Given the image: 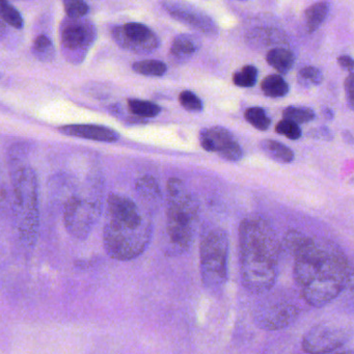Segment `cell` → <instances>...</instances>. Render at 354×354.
<instances>
[{
	"instance_id": "cell-3",
	"label": "cell",
	"mask_w": 354,
	"mask_h": 354,
	"mask_svg": "<svg viewBox=\"0 0 354 354\" xmlns=\"http://www.w3.org/2000/svg\"><path fill=\"white\" fill-rule=\"evenodd\" d=\"M149 214L142 213L138 205L128 196L118 194L109 196L103 244L111 258L133 260L147 250L153 234Z\"/></svg>"
},
{
	"instance_id": "cell-30",
	"label": "cell",
	"mask_w": 354,
	"mask_h": 354,
	"mask_svg": "<svg viewBox=\"0 0 354 354\" xmlns=\"http://www.w3.org/2000/svg\"><path fill=\"white\" fill-rule=\"evenodd\" d=\"M34 50L40 59H50L53 55V43L46 36H39L35 41Z\"/></svg>"
},
{
	"instance_id": "cell-20",
	"label": "cell",
	"mask_w": 354,
	"mask_h": 354,
	"mask_svg": "<svg viewBox=\"0 0 354 354\" xmlns=\"http://www.w3.org/2000/svg\"><path fill=\"white\" fill-rule=\"evenodd\" d=\"M246 121L260 131H266L270 127L271 120L267 115L266 111L261 107H250L244 113Z\"/></svg>"
},
{
	"instance_id": "cell-11",
	"label": "cell",
	"mask_w": 354,
	"mask_h": 354,
	"mask_svg": "<svg viewBox=\"0 0 354 354\" xmlns=\"http://www.w3.org/2000/svg\"><path fill=\"white\" fill-rule=\"evenodd\" d=\"M95 36L94 26L82 18H69L62 26V44L69 53H86L94 42Z\"/></svg>"
},
{
	"instance_id": "cell-12",
	"label": "cell",
	"mask_w": 354,
	"mask_h": 354,
	"mask_svg": "<svg viewBox=\"0 0 354 354\" xmlns=\"http://www.w3.org/2000/svg\"><path fill=\"white\" fill-rule=\"evenodd\" d=\"M298 314H299V310L295 304L281 302L262 310L258 315V323L263 328L271 329V330L281 329L294 322Z\"/></svg>"
},
{
	"instance_id": "cell-10",
	"label": "cell",
	"mask_w": 354,
	"mask_h": 354,
	"mask_svg": "<svg viewBox=\"0 0 354 354\" xmlns=\"http://www.w3.org/2000/svg\"><path fill=\"white\" fill-rule=\"evenodd\" d=\"M113 36L120 46L133 53H151L159 45L154 32L140 24H128L115 28Z\"/></svg>"
},
{
	"instance_id": "cell-21",
	"label": "cell",
	"mask_w": 354,
	"mask_h": 354,
	"mask_svg": "<svg viewBox=\"0 0 354 354\" xmlns=\"http://www.w3.org/2000/svg\"><path fill=\"white\" fill-rule=\"evenodd\" d=\"M198 45L194 42L192 37L182 35L176 38L171 45V53L178 57H189L192 53H196Z\"/></svg>"
},
{
	"instance_id": "cell-15",
	"label": "cell",
	"mask_w": 354,
	"mask_h": 354,
	"mask_svg": "<svg viewBox=\"0 0 354 354\" xmlns=\"http://www.w3.org/2000/svg\"><path fill=\"white\" fill-rule=\"evenodd\" d=\"M136 192L138 196L147 203L154 205L160 201L161 192L156 179L152 176H145L136 182Z\"/></svg>"
},
{
	"instance_id": "cell-32",
	"label": "cell",
	"mask_w": 354,
	"mask_h": 354,
	"mask_svg": "<svg viewBox=\"0 0 354 354\" xmlns=\"http://www.w3.org/2000/svg\"><path fill=\"white\" fill-rule=\"evenodd\" d=\"M310 134L313 138H320V140H331L333 138L330 130L326 127H320L316 128V129H313L312 131L310 132Z\"/></svg>"
},
{
	"instance_id": "cell-9",
	"label": "cell",
	"mask_w": 354,
	"mask_h": 354,
	"mask_svg": "<svg viewBox=\"0 0 354 354\" xmlns=\"http://www.w3.org/2000/svg\"><path fill=\"white\" fill-rule=\"evenodd\" d=\"M200 142L204 150L217 153L221 158L237 162L243 157V151L233 134L223 127L207 128L200 134Z\"/></svg>"
},
{
	"instance_id": "cell-28",
	"label": "cell",
	"mask_w": 354,
	"mask_h": 354,
	"mask_svg": "<svg viewBox=\"0 0 354 354\" xmlns=\"http://www.w3.org/2000/svg\"><path fill=\"white\" fill-rule=\"evenodd\" d=\"M64 7L69 18H82L88 12V6L84 0H64Z\"/></svg>"
},
{
	"instance_id": "cell-24",
	"label": "cell",
	"mask_w": 354,
	"mask_h": 354,
	"mask_svg": "<svg viewBox=\"0 0 354 354\" xmlns=\"http://www.w3.org/2000/svg\"><path fill=\"white\" fill-rule=\"evenodd\" d=\"M258 70L254 66H244L233 75L234 84L240 88H252L256 84Z\"/></svg>"
},
{
	"instance_id": "cell-31",
	"label": "cell",
	"mask_w": 354,
	"mask_h": 354,
	"mask_svg": "<svg viewBox=\"0 0 354 354\" xmlns=\"http://www.w3.org/2000/svg\"><path fill=\"white\" fill-rule=\"evenodd\" d=\"M344 88H345L348 102H349L350 106L354 109V73L349 74V76L346 78Z\"/></svg>"
},
{
	"instance_id": "cell-6",
	"label": "cell",
	"mask_w": 354,
	"mask_h": 354,
	"mask_svg": "<svg viewBox=\"0 0 354 354\" xmlns=\"http://www.w3.org/2000/svg\"><path fill=\"white\" fill-rule=\"evenodd\" d=\"M229 237L223 229L211 230L204 238L200 248L201 275L209 291L218 293L227 279Z\"/></svg>"
},
{
	"instance_id": "cell-8",
	"label": "cell",
	"mask_w": 354,
	"mask_h": 354,
	"mask_svg": "<svg viewBox=\"0 0 354 354\" xmlns=\"http://www.w3.org/2000/svg\"><path fill=\"white\" fill-rule=\"evenodd\" d=\"M351 337V330L333 322L319 323L302 339V349L308 353H329L343 347Z\"/></svg>"
},
{
	"instance_id": "cell-7",
	"label": "cell",
	"mask_w": 354,
	"mask_h": 354,
	"mask_svg": "<svg viewBox=\"0 0 354 354\" xmlns=\"http://www.w3.org/2000/svg\"><path fill=\"white\" fill-rule=\"evenodd\" d=\"M100 213L99 201L73 196L68 201L64 211L66 227L73 237L84 239L96 225Z\"/></svg>"
},
{
	"instance_id": "cell-14",
	"label": "cell",
	"mask_w": 354,
	"mask_h": 354,
	"mask_svg": "<svg viewBox=\"0 0 354 354\" xmlns=\"http://www.w3.org/2000/svg\"><path fill=\"white\" fill-rule=\"evenodd\" d=\"M266 61L279 73L287 74L295 63V57L289 49L277 47L271 49L266 55Z\"/></svg>"
},
{
	"instance_id": "cell-19",
	"label": "cell",
	"mask_w": 354,
	"mask_h": 354,
	"mask_svg": "<svg viewBox=\"0 0 354 354\" xmlns=\"http://www.w3.org/2000/svg\"><path fill=\"white\" fill-rule=\"evenodd\" d=\"M128 107L133 115L142 118H154L160 113V107L150 101L129 99Z\"/></svg>"
},
{
	"instance_id": "cell-16",
	"label": "cell",
	"mask_w": 354,
	"mask_h": 354,
	"mask_svg": "<svg viewBox=\"0 0 354 354\" xmlns=\"http://www.w3.org/2000/svg\"><path fill=\"white\" fill-rule=\"evenodd\" d=\"M260 146L265 154L277 162L290 163L295 157L291 149L277 140H264L261 142Z\"/></svg>"
},
{
	"instance_id": "cell-23",
	"label": "cell",
	"mask_w": 354,
	"mask_h": 354,
	"mask_svg": "<svg viewBox=\"0 0 354 354\" xmlns=\"http://www.w3.org/2000/svg\"><path fill=\"white\" fill-rule=\"evenodd\" d=\"M134 71L147 76H161L167 72V68L165 63L159 61L138 62L132 66Z\"/></svg>"
},
{
	"instance_id": "cell-35",
	"label": "cell",
	"mask_w": 354,
	"mask_h": 354,
	"mask_svg": "<svg viewBox=\"0 0 354 354\" xmlns=\"http://www.w3.org/2000/svg\"><path fill=\"white\" fill-rule=\"evenodd\" d=\"M344 140H347L348 142H350V144H352V142H354L353 136H351V134L349 133V132L345 131L343 133Z\"/></svg>"
},
{
	"instance_id": "cell-17",
	"label": "cell",
	"mask_w": 354,
	"mask_h": 354,
	"mask_svg": "<svg viewBox=\"0 0 354 354\" xmlns=\"http://www.w3.org/2000/svg\"><path fill=\"white\" fill-rule=\"evenodd\" d=\"M261 88L265 96L270 98H281L287 96L289 93V84H287L283 76L268 75L261 82Z\"/></svg>"
},
{
	"instance_id": "cell-22",
	"label": "cell",
	"mask_w": 354,
	"mask_h": 354,
	"mask_svg": "<svg viewBox=\"0 0 354 354\" xmlns=\"http://www.w3.org/2000/svg\"><path fill=\"white\" fill-rule=\"evenodd\" d=\"M283 119L291 120L297 124H306L315 119L313 109L306 106H289L283 111Z\"/></svg>"
},
{
	"instance_id": "cell-13",
	"label": "cell",
	"mask_w": 354,
	"mask_h": 354,
	"mask_svg": "<svg viewBox=\"0 0 354 354\" xmlns=\"http://www.w3.org/2000/svg\"><path fill=\"white\" fill-rule=\"evenodd\" d=\"M59 130L66 136L96 140V142H115L120 138L118 132L111 128L104 127V126L67 125L63 126Z\"/></svg>"
},
{
	"instance_id": "cell-27",
	"label": "cell",
	"mask_w": 354,
	"mask_h": 354,
	"mask_svg": "<svg viewBox=\"0 0 354 354\" xmlns=\"http://www.w3.org/2000/svg\"><path fill=\"white\" fill-rule=\"evenodd\" d=\"M1 16L3 19L10 26L15 28H22L24 26V19L19 12L8 3L7 0H1Z\"/></svg>"
},
{
	"instance_id": "cell-1",
	"label": "cell",
	"mask_w": 354,
	"mask_h": 354,
	"mask_svg": "<svg viewBox=\"0 0 354 354\" xmlns=\"http://www.w3.org/2000/svg\"><path fill=\"white\" fill-rule=\"evenodd\" d=\"M285 244L293 254L294 279L310 306L322 308L345 290L351 266L337 246L298 230L286 233Z\"/></svg>"
},
{
	"instance_id": "cell-26",
	"label": "cell",
	"mask_w": 354,
	"mask_h": 354,
	"mask_svg": "<svg viewBox=\"0 0 354 354\" xmlns=\"http://www.w3.org/2000/svg\"><path fill=\"white\" fill-rule=\"evenodd\" d=\"M275 131L281 136H286L292 140H297L301 138L302 131L299 126L291 120L283 119L275 126Z\"/></svg>"
},
{
	"instance_id": "cell-18",
	"label": "cell",
	"mask_w": 354,
	"mask_h": 354,
	"mask_svg": "<svg viewBox=\"0 0 354 354\" xmlns=\"http://www.w3.org/2000/svg\"><path fill=\"white\" fill-rule=\"evenodd\" d=\"M328 12V5L326 3H323V1L314 3V5L308 8L304 16H306V28H308V32H316L319 26L324 21Z\"/></svg>"
},
{
	"instance_id": "cell-2",
	"label": "cell",
	"mask_w": 354,
	"mask_h": 354,
	"mask_svg": "<svg viewBox=\"0 0 354 354\" xmlns=\"http://www.w3.org/2000/svg\"><path fill=\"white\" fill-rule=\"evenodd\" d=\"M281 245L272 227L261 217L243 219L239 225L240 274L250 293L263 294L274 286Z\"/></svg>"
},
{
	"instance_id": "cell-29",
	"label": "cell",
	"mask_w": 354,
	"mask_h": 354,
	"mask_svg": "<svg viewBox=\"0 0 354 354\" xmlns=\"http://www.w3.org/2000/svg\"><path fill=\"white\" fill-rule=\"evenodd\" d=\"M179 101L182 106L189 111H200L203 109V103L201 99L194 93L190 91H184L180 94Z\"/></svg>"
},
{
	"instance_id": "cell-25",
	"label": "cell",
	"mask_w": 354,
	"mask_h": 354,
	"mask_svg": "<svg viewBox=\"0 0 354 354\" xmlns=\"http://www.w3.org/2000/svg\"><path fill=\"white\" fill-rule=\"evenodd\" d=\"M323 74L318 68L306 66L298 72V82L304 86H319L322 84Z\"/></svg>"
},
{
	"instance_id": "cell-5",
	"label": "cell",
	"mask_w": 354,
	"mask_h": 354,
	"mask_svg": "<svg viewBox=\"0 0 354 354\" xmlns=\"http://www.w3.org/2000/svg\"><path fill=\"white\" fill-rule=\"evenodd\" d=\"M14 225L20 241L32 246L38 240L40 229L38 179L34 169L22 167L13 180Z\"/></svg>"
},
{
	"instance_id": "cell-33",
	"label": "cell",
	"mask_w": 354,
	"mask_h": 354,
	"mask_svg": "<svg viewBox=\"0 0 354 354\" xmlns=\"http://www.w3.org/2000/svg\"><path fill=\"white\" fill-rule=\"evenodd\" d=\"M337 65L348 72H353L354 70V59L349 55H341L337 57Z\"/></svg>"
},
{
	"instance_id": "cell-4",
	"label": "cell",
	"mask_w": 354,
	"mask_h": 354,
	"mask_svg": "<svg viewBox=\"0 0 354 354\" xmlns=\"http://www.w3.org/2000/svg\"><path fill=\"white\" fill-rule=\"evenodd\" d=\"M167 236L169 250L184 254L194 241L200 215L198 198L182 180L167 181Z\"/></svg>"
},
{
	"instance_id": "cell-34",
	"label": "cell",
	"mask_w": 354,
	"mask_h": 354,
	"mask_svg": "<svg viewBox=\"0 0 354 354\" xmlns=\"http://www.w3.org/2000/svg\"><path fill=\"white\" fill-rule=\"evenodd\" d=\"M323 115H324L325 119L327 120H333V113L330 109H325L323 111Z\"/></svg>"
}]
</instances>
